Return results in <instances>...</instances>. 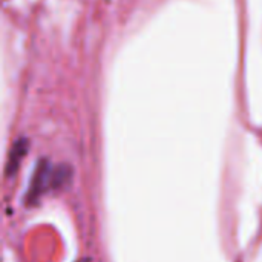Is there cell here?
<instances>
[{
  "instance_id": "obj_1",
  "label": "cell",
  "mask_w": 262,
  "mask_h": 262,
  "mask_svg": "<svg viewBox=\"0 0 262 262\" xmlns=\"http://www.w3.org/2000/svg\"><path fill=\"white\" fill-rule=\"evenodd\" d=\"M69 177H71V170L68 167L52 166L48 161H40L32 175L26 201L29 204H34L49 189L61 187L63 183L69 181Z\"/></svg>"
},
{
  "instance_id": "obj_2",
  "label": "cell",
  "mask_w": 262,
  "mask_h": 262,
  "mask_svg": "<svg viewBox=\"0 0 262 262\" xmlns=\"http://www.w3.org/2000/svg\"><path fill=\"white\" fill-rule=\"evenodd\" d=\"M26 152H28V141H26V140H18V141L12 146L11 154H9V157H8V163H6V173H8V175L14 173V172L17 170V167H18L21 158L26 155Z\"/></svg>"
}]
</instances>
